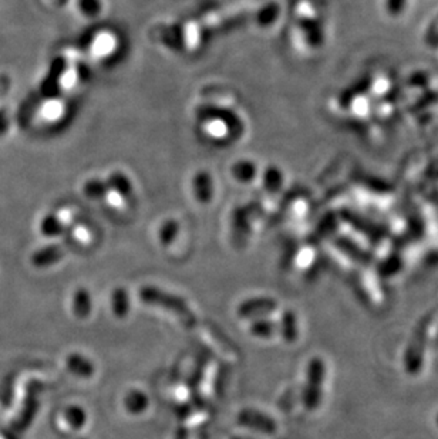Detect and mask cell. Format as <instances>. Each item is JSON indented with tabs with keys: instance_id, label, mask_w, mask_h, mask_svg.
Masks as SVG:
<instances>
[{
	"instance_id": "6da1fadb",
	"label": "cell",
	"mask_w": 438,
	"mask_h": 439,
	"mask_svg": "<svg viewBox=\"0 0 438 439\" xmlns=\"http://www.w3.org/2000/svg\"><path fill=\"white\" fill-rule=\"evenodd\" d=\"M140 298H141L143 303H146L148 306L159 307L166 312L174 313L183 323H187L188 326H191L195 320V317H194V314L187 303V300L179 297V296L171 294L166 290H161V289L154 287V286H146L140 292Z\"/></svg>"
},
{
	"instance_id": "7a4b0ae2",
	"label": "cell",
	"mask_w": 438,
	"mask_h": 439,
	"mask_svg": "<svg viewBox=\"0 0 438 439\" xmlns=\"http://www.w3.org/2000/svg\"><path fill=\"white\" fill-rule=\"evenodd\" d=\"M326 381V364L320 357H313L306 368V382L302 392V401L308 411H316L323 398Z\"/></svg>"
},
{
	"instance_id": "3957f363",
	"label": "cell",
	"mask_w": 438,
	"mask_h": 439,
	"mask_svg": "<svg viewBox=\"0 0 438 439\" xmlns=\"http://www.w3.org/2000/svg\"><path fill=\"white\" fill-rule=\"evenodd\" d=\"M428 338V320L421 323V327H419L414 333L408 347L404 354V367L410 374H417L423 365L424 360V350Z\"/></svg>"
},
{
	"instance_id": "277c9868",
	"label": "cell",
	"mask_w": 438,
	"mask_h": 439,
	"mask_svg": "<svg viewBox=\"0 0 438 439\" xmlns=\"http://www.w3.org/2000/svg\"><path fill=\"white\" fill-rule=\"evenodd\" d=\"M276 309H278V302H276L275 298L261 296V297H250L243 300V302L238 306L237 313L241 318L257 320V318L268 317Z\"/></svg>"
},
{
	"instance_id": "5b68a950",
	"label": "cell",
	"mask_w": 438,
	"mask_h": 439,
	"mask_svg": "<svg viewBox=\"0 0 438 439\" xmlns=\"http://www.w3.org/2000/svg\"><path fill=\"white\" fill-rule=\"evenodd\" d=\"M238 424L248 429L257 431L265 435H275L276 431H278V424H276V421L272 417L253 408L242 409L238 414Z\"/></svg>"
},
{
	"instance_id": "8992f818",
	"label": "cell",
	"mask_w": 438,
	"mask_h": 439,
	"mask_svg": "<svg viewBox=\"0 0 438 439\" xmlns=\"http://www.w3.org/2000/svg\"><path fill=\"white\" fill-rule=\"evenodd\" d=\"M66 368L77 378L90 380L96 374L94 363L80 353H70L66 357Z\"/></svg>"
},
{
	"instance_id": "52a82bcc",
	"label": "cell",
	"mask_w": 438,
	"mask_h": 439,
	"mask_svg": "<svg viewBox=\"0 0 438 439\" xmlns=\"http://www.w3.org/2000/svg\"><path fill=\"white\" fill-rule=\"evenodd\" d=\"M123 405L130 415H141L148 409L150 398L144 391L134 388V389H130L124 396Z\"/></svg>"
},
{
	"instance_id": "ba28073f",
	"label": "cell",
	"mask_w": 438,
	"mask_h": 439,
	"mask_svg": "<svg viewBox=\"0 0 438 439\" xmlns=\"http://www.w3.org/2000/svg\"><path fill=\"white\" fill-rule=\"evenodd\" d=\"M110 306L115 317L126 318L131 312V300L128 292L124 287L114 289L110 297Z\"/></svg>"
},
{
	"instance_id": "9c48e42d",
	"label": "cell",
	"mask_w": 438,
	"mask_h": 439,
	"mask_svg": "<svg viewBox=\"0 0 438 439\" xmlns=\"http://www.w3.org/2000/svg\"><path fill=\"white\" fill-rule=\"evenodd\" d=\"M278 331L281 333L285 343H295L299 338V325L297 317L292 310H285L282 313L281 321L278 325Z\"/></svg>"
},
{
	"instance_id": "30bf717a",
	"label": "cell",
	"mask_w": 438,
	"mask_h": 439,
	"mask_svg": "<svg viewBox=\"0 0 438 439\" xmlns=\"http://www.w3.org/2000/svg\"><path fill=\"white\" fill-rule=\"evenodd\" d=\"M72 310L79 320H84L91 314V310H93V302H91V294L87 289L80 287L74 292Z\"/></svg>"
},
{
	"instance_id": "8fae6325",
	"label": "cell",
	"mask_w": 438,
	"mask_h": 439,
	"mask_svg": "<svg viewBox=\"0 0 438 439\" xmlns=\"http://www.w3.org/2000/svg\"><path fill=\"white\" fill-rule=\"evenodd\" d=\"M64 420L66 422L70 425L72 429H83L86 425H87V412L83 407L80 405H68L66 409H64Z\"/></svg>"
},
{
	"instance_id": "7c38bea8",
	"label": "cell",
	"mask_w": 438,
	"mask_h": 439,
	"mask_svg": "<svg viewBox=\"0 0 438 439\" xmlns=\"http://www.w3.org/2000/svg\"><path fill=\"white\" fill-rule=\"evenodd\" d=\"M249 331L252 336H255L258 338H270L276 331H278V323H275L273 320L268 317L257 318L252 321Z\"/></svg>"
},
{
	"instance_id": "4fadbf2b",
	"label": "cell",
	"mask_w": 438,
	"mask_h": 439,
	"mask_svg": "<svg viewBox=\"0 0 438 439\" xmlns=\"http://www.w3.org/2000/svg\"><path fill=\"white\" fill-rule=\"evenodd\" d=\"M435 422H437V425H438V414H437V418H435Z\"/></svg>"
},
{
	"instance_id": "5bb4252c",
	"label": "cell",
	"mask_w": 438,
	"mask_h": 439,
	"mask_svg": "<svg viewBox=\"0 0 438 439\" xmlns=\"http://www.w3.org/2000/svg\"><path fill=\"white\" fill-rule=\"evenodd\" d=\"M80 439H86V438H80Z\"/></svg>"
}]
</instances>
